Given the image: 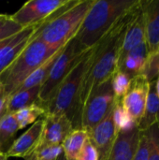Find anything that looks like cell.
Masks as SVG:
<instances>
[{
	"label": "cell",
	"mask_w": 159,
	"mask_h": 160,
	"mask_svg": "<svg viewBox=\"0 0 159 160\" xmlns=\"http://www.w3.org/2000/svg\"><path fill=\"white\" fill-rule=\"evenodd\" d=\"M140 3L129 10L114 27L94 46L91 65L87 70L80 97V106L82 108L90 94L100 84L112 79V75L118 69V61L126 33L138 14L141 8Z\"/></svg>",
	"instance_id": "1"
},
{
	"label": "cell",
	"mask_w": 159,
	"mask_h": 160,
	"mask_svg": "<svg viewBox=\"0 0 159 160\" xmlns=\"http://www.w3.org/2000/svg\"><path fill=\"white\" fill-rule=\"evenodd\" d=\"M141 0H95L75 38L86 50L97 44Z\"/></svg>",
	"instance_id": "2"
},
{
	"label": "cell",
	"mask_w": 159,
	"mask_h": 160,
	"mask_svg": "<svg viewBox=\"0 0 159 160\" xmlns=\"http://www.w3.org/2000/svg\"><path fill=\"white\" fill-rule=\"evenodd\" d=\"M95 0H68L44 22L38 23L32 38L57 48L73 38Z\"/></svg>",
	"instance_id": "3"
},
{
	"label": "cell",
	"mask_w": 159,
	"mask_h": 160,
	"mask_svg": "<svg viewBox=\"0 0 159 160\" xmlns=\"http://www.w3.org/2000/svg\"><path fill=\"white\" fill-rule=\"evenodd\" d=\"M93 52L94 47L84 52L79 63L60 84L46 110V113L65 114L71 122L73 129L82 128L80 97L85 74L91 65Z\"/></svg>",
	"instance_id": "4"
},
{
	"label": "cell",
	"mask_w": 159,
	"mask_h": 160,
	"mask_svg": "<svg viewBox=\"0 0 159 160\" xmlns=\"http://www.w3.org/2000/svg\"><path fill=\"white\" fill-rule=\"evenodd\" d=\"M61 48L51 46L37 38H32L24 50L0 75V86L7 97Z\"/></svg>",
	"instance_id": "5"
},
{
	"label": "cell",
	"mask_w": 159,
	"mask_h": 160,
	"mask_svg": "<svg viewBox=\"0 0 159 160\" xmlns=\"http://www.w3.org/2000/svg\"><path fill=\"white\" fill-rule=\"evenodd\" d=\"M86 51L75 37L63 46L39 92V105L45 111L60 84L79 63Z\"/></svg>",
	"instance_id": "6"
},
{
	"label": "cell",
	"mask_w": 159,
	"mask_h": 160,
	"mask_svg": "<svg viewBox=\"0 0 159 160\" xmlns=\"http://www.w3.org/2000/svg\"><path fill=\"white\" fill-rule=\"evenodd\" d=\"M117 100L111 80L94 89L82 108V128L88 132L92 130L112 111Z\"/></svg>",
	"instance_id": "7"
},
{
	"label": "cell",
	"mask_w": 159,
	"mask_h": 160,
	"mask_svg": "<svg viewBox=\"0 0 159 160\" xmlns=\"http://www.w3.org/2000/svg\"><path fill=\"white\" fill-rule=\"evenodd\" d=\"M67 1L68 0H30L24 3L11 17L22 27L38 24L67 4Z\"/></svg>",
	"instance_id": "8"
},
{
	"label": "cell",
	"mask_w": 159,
	"mask_h": 160,
	"mask_svg": "<svg viewBox=\"0 0 159 160\" xmlns=\"http://www.w3.org/2000/svg\"><path fill=\"white\" fill-rule=\"evenodd\" d=\"M149 85L150 82H148L142 75L134 77L127 93L120 100L122 107L136 125L143 115L149 92Z\"/></svg>",
	"instance_id": "9"
},
{
	"label": "cell",
	"mask_w": 159,
	"mask_h": 160,
	"mask_svg": "<svg viewBox=\"0 0 159 160\" xmlns=\"http://www.w3.org/2000/svg\"><path fill=\"white\" fill-rule=\"evenodd\" d=\"M38 24L22 28L17 34L0 41V75L13 63L32 40Z\"/></svg>",
	"instance_id": "10"
},
{
	"label": "cell",
	"mask_w": 159,
	"mask_h": 160,
	"mask_svg": "<svg viewBox=\"0 0 159 160\" xmlns=\"http://www.w3.org/2000/svg\"><path fill=\"white\" fill-rule=\"evenodd\" d=\"M43 129L38 147L48 145H62L65 139L73 130L71 122L65 114L45 113Z\"/></svg>",
	"instance_id": "11"
},
{
	"label": "cell",
	"mask_w": 159,
	"mask_h": 160,
	"mask_svg": "<svg viewBox=\"0 0 159 160\" xmlns=\"http://www.w3.org/2000/svg\"><path fill=\"white\" fill-rule=\"evenodd\" d=\"M113 109L99 124L88 132L89 140L98 152L99 160H108L118 135L113 122Z\"/></svg>",
	"instance_id": "12"
},
{
	"label": "cell",
	"mask_w": 159,
	"mask_h": 160,
	"mask_svg": "<svg viewBox=\"0 0 159 160\" xmlns=\"http://www.w3.org/2000/svg\"><path fill=\"white\" fill-rule=\"evenodd\" d=\"M43 129V118L35 122L31 128L15 139L10 148L6 153L7 158H27L38 147Z\"/></svg>",
	"instance_id": "13"
},
{
	"label": "cell",
	"mask_w": 159,
	"mask_h": 160,
	"mask_svg": "<svg viewBox=\"0 0 159 160\" xmlns=\"http://www.w3.org/2000/svg\"><path fill=\"white\" fill-rule=\"evenodd\" d=\"M140 135L141 131L137 126L119 132L108 160H133L139 144Z\"/></svg>",
	"instance_id": "14"
},
{
	"label": "cell",
	"mask_w": 159,
	"mask_h": 160,
	"mask_svg": "<svg viewBox=\"0 0 159 160\" xmlns=\"http://www.w3.org/2000/svg\"><path fill=\"white\" fill-rule=\"evenodd\" d=\"M145 16V42L149 53L159 50V0H142Z\"/></svg>",
	"instance_id": "15"
},
{
	"label": "cell",
	"mask_w": 159,
	"mask_h": 160,
	"mask_svg": "<svg viewBox=\"0 0 159 160\" xmlns=\"http://www.w3.org/2000/svg\"><path fill=\"white\" fill-rule=\"evenodd\" d=\"M145 41V16L143 11V3L142 0L141 8L138 11L137 16L129 25L121 49L120 57L118 61V67L127 54L134 48Z\"/></svg>",
	"instance_id": "16"
},
{
	"label": "cell",
	"mask_w": 159,
	"mask_h": 160,
	"mask_svg": "<svg viewBox=\"0 0 159 160\" xmlns=\"http://www.w3.org/2000/svg\"><path fill=\"white\" fill-rule=\"evenodd\" d=\"M148 54V46L144 41L143 43L140 44L127 54V56L119 65L118 69L127 72L132 78H134L141 74Z\"/></svg>",
	"instance_id": "17"
},
{
	"label": "cell",
	"mask_w": 159,
	"mask_h": 160,
	"mask_svg": "<svg viewBox=\"0 0 159 160\" xmlns=\"http://www.w3.org/2000/svg\"><path fill=\"white\" fill-rule=\"evenodd\" d=\"M157 124H159V98L155 81L150 82L145 110L142 119L137 124V128L140 131H146Z\"/></svg>",
	"instance_id": "18"
},
{
	"label": "cell",
	"mask_w": 159,
	"mask_h": 160,
	"mask_svg": "<svg viewBox=\"0 0 159 160\" xmlns=\"http://www.w3.org/2000/svg\"><path fill=\"white\" fill-rule=\"evenodd\" d=\"M41 86H36L23 91H17L11 94L7 101V113H15L19 110L33 105H39V92Z\"/></svg>",
	"instance_id": "19"
},
{
	"label": "cell",
	"mask_w": 159,
	"mask_h": 160,
	"mask_svg": "<svg viewBox=\"0 0 159 160\" xmlns=\"http://www.w3.org/2000/svg\"><path fill=\"white\" fill-rule=\"evenodd\" d=\"M89 140L88 131L83 128L73 129L62 143L63 153L67 160H76L85 142Z\"/></svg>",
	"instance_id": "20"
},
{
	"label": "cell",
	"mask_w": 159,
	"mask_h": 160,
	"mask_svg": "<svg viewBox=\"0 0 159 160\" xmlns=\"http://www.w3.org/2000/svg\"><path fill=\"white\" fill-rule=\"evenodd\" d=\"M19 126L13 113H6L0 121V153L6 154L15 141Z\"/></svg>",
	"instance_id": "21"
},
{
	"label": "cell",
	"mask_w": 159,
	"mask_h": 160,
	"mask_svg": "<svg viewBox=\"0 0 159 160\" xmlns=\"http://www.w3.org/2000/svg\"><path fill=\"white\" fill-rule=\"evenodd\" d=\"M61 49L53 56H52L50 59H48L40 68H38L37 69H36L28 78H26L23 81V82L14 92L27 90V89H30V88H33V87H36V86H42V84L46 81V79H47V77H48V75H49V73H50V71L52 69V65H53V63H54L57 55L60 53Z\"/></svg>",
	"instance_id": "22"
},
{
	"label": "cell",
	"mask_w": 159,
	"mask_h": 160,
	"mask_svg": "<svg viewBox=\"0 0 159 160\" xmlns=\"http://www.w3.org/2000/svg\"><path fill=\"white\" fill-rule=\"evenodd\" d=\"M46 113L44 108H42L38 104H33L27 107H24L14 114L15 119L18 123L19 129H23L29 125H33L35 122L38 120L40 116H43Z\"/></svg>",
	"instance_id": "23"
},
{
	"label": "cell",
	"mask_w": 159,
	"mask_h": 160,
	"mask_svg": "<svg viewBox=\"0 0 159 160\" xmlns=\"http://www.w3.org/2000/svg\"><path fill=\"white\" fill-rule=\"evenodd\" d=\"M132 80L133 78L127 72L119 69L116 70V72L112 75L111 79L112 87L116 99L121 100L124 98L130 87Z\"/></svg>",
	"instance_id": "24"
},
{
	"label": "cell",
	"mask_w": 159,
	"mask_h": 160,
	"mask_svg": "<svg viewBox=\"0 0 159 160\" xmlns=\"http://www.w3.org/2000/svg\"><path fill=\"white\" fill-rule=\"evenodd\" d=\"M148 82L157 81L159 77V50L148 54L141 74Z\"/></svg>",
	"instance_id": "25"
},
{
	"label": "cell",
	"mask_w": 159,
	"mask_h": 160,
	"mask_svg": "<svg viewBox=\"0 0 159 160\" xmlns=\"http://www.w3.org/2000/svg\"><path fill=\"white\" fill-rule=\"evenodd\" d=\"M113 122L118 133L124 130L133 128L137 126L136 123L129 117V115L124 110L120 100H117L113 109Z\"/></svg>",
	"instance_id": "26"
},
{
	"label": "cell",
	"mask_w": 159,
	"mask_h": 160,
	"mask_svg": "<svg viewBox=\"0 0 159 160\" xmlns=\"http://www.w3.org/2000/svg\"><path fill=\"white\" fill-rule=\"evenodd\" d=\"M22 28L18 22H16L11 15L0 13V41L17 34Z\"/></svg>",
	"instance_id": "27"
},
{
	"label": "cell",
	"mask_w": 159,
	"mask_h": 160,
	"mask_svg": "<svg viewBox=\"0 0 159 160\" xmlns=\"http://www.w3.org/2000/svg\"><path fill=\"white\" fill-rule=\"evenodd\" d=\"M61 154H63L62 145H48L37 147L30 157L39 160H56Z\"/></svg>",
	"instance_id": "28"
},
{
	"label": "cell",
	"mask_w": 159,
	"mask_h": 160,
	"mask_svg": "<svg viewBox=\"0 0 159 160\" xmlns=\"http://www.w3.org/2000/svg\"><path fill=\"white\" fill-rule=\"evenodd\" d=\"M147 131L149 139V160H159V124L154 125Z\"/></svg>",
	"instance_id": "29"
},
{
	"label": "cell",
	"mask_w": 159,
	"mask_h": 160,
	"mask_svg": "<svg viewBox=\"0 0 159 160\" xmlns=\"http://www.w3.org/2000/svg\"><path fill=\"white\" fill-rule=\"evenodd\" d=\"M149 150L150 145L147 131H141L139 144L133 160H149Z\"/></svg>",
	"instance_id": "30"
},
{
	"label": "cell",
	"mask_w": 159,
	"mask_h": 160,
	"mask_svg": "<svg viewBox=\"0 0 159 160\" xmlns=\"http://www.w3.org/2000/svg\"><path fill=\"white\" fill-rule=\"evenodd\" d=\"M76 160H99L98 152L90 140L85 142Z\"/></svg>",
	"instance_id": "31"
},
{
	"label": "cell",
	"mask_w": 159,
	"mask_h": 160,
	"mask_svg": "<svg viewBox=\"0 0 159 160\" xmlns=\"http://www.w3.org/2000/svg\"><path fill=\"white\" fill-rule=\"evenodd\" d=\"M7 95L5 93L3 88L0 86V112L7 108Z\"/></svg>",
	"instance_id": "32"
},
{
	"label": "cell",
	"mask_w": 159,
	"mask_h": 160,
	"mask_svg": "<svg viewBox=\"0 0 159 160\" xmlns=\"http://www.w3.org/2000/svg\"><path fill=\"white\" fill-rule=\"evenodd\" d=\"M156 89H157V96H158L159 98V77L156 81Z\"/></svg>",
	"instance_id": "33"
},
{
	"label": "cell",
	"mask_w": 159,
	"mask_h": 160,
	"mask_svg": "<svg viewBox=\"0 0 159 160\" xmlns=\"http://www.w3.org/2000/svg\"><path fill=\"white\" fill-rule=\"evenodd\" d=\"M7 157L6 156V154H2L0 153V160H7Z\"/></svg>",
	"instance_id": "34"
},
{
	"label": "cell",
	"mask_w": 159,
	"mask_h": 160,
	"mask_svg": "<svg viewBox=\"0 0 159 160\" xmlns=\"http://www.w3.org/2000/svg\"><path fill=\"white\" fill-rule=\"evenodd\" d=\"M6 113H7V108H6L5 110H3L2 112H0V121H1V119L3 118V116H4Z\"/></svg>",
	"instance_id": "35"
},
{
	"label": "cell",
	"mask_w": 159,
	"mask_h": 160,
	"mask_svg": "<svg viewBox=\"0 0 159 160\" xmlns=\"http://www.w3.org/2000/svg\"><path fill=\"white\" fill-rule=\"evenodd\" d=\"M56 160H67L66 159V158H65V156H64V153H63V154H61V155L57 158V159Z\"/></svg>",
	"instance_id": "36"
},
{
	"label": "cell",
	"mask_w": 159,
	"mask_h": 160,
	"mask_svg": "<svg viewBox=\"0 0 159 160\" xmlns=\"http://www.w3.org/2000/svg\"><path fill=\"white\" fill-rule=\"evenodd\" d=\"M25 160H39V159H35V158H33L32 157H28L27 158H25Z\"/></svg>",
	"instance_id": "37"
}]
</instances>
